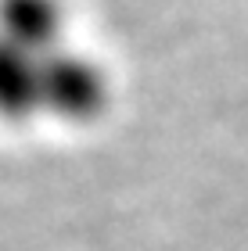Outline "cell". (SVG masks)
<instances>
[{"mask_svg":"<svg viewBox=\"0 0 248 251\" xmlns=\"http://www.w3.org/2000/svg\"><path fill=\"white\" fill-rule=\"evenodd\" d=\"M40 108V58L0 36V115L32 119Z\"/></svg>","mask_w":248,"mask_h":251,"instance_id":"3","label":"cell"},{"mask_svg":"<svg viewBox=\"0 0 248 251\" xmlns=\"http://www.w3.org/2000/svg\"><path fill=\"white\" fill-rule=\"evenodd\" d=\"M108 104L105 72L69 47H58L40 58V108L69 122H90Z\"/></svg>","mask_w":248,"mask_h":251,"instance_id":"1","label":"cell"},{"mask_svg":"<svg viewBox=\"0 0 248 251\" xmlns=\"http://www.w3.org/2000/svg\"><path fill=\"white\" fill-rule=\"evenodd\" d=\"M0 36L36 58L65 47L61 0H0Z\"/></svg>","mask_w":248,"mask_h":251,"instance_id":"2","label":"cell"}]
</instances>
